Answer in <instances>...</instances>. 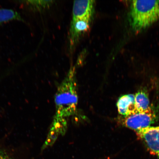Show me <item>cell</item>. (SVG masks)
I'll list each match as a JSON object with an SVG mask.
<instances>
[{
  "label": "cell",
  "mask_w": 159,
  "mask_h": 159,
  "mask_svg": "<svg viewBox=\"0 0 159 159\" xmlns=\"http://www.w3.org/2000/svg\"><path fill=\"white\" fill-rule=\"evenodd\" d=\"M128 19L134 32L139 33L147 29L159 19V0L131 1Z\"/></svg>",
  "instance_id": "1"
},
{
  "label": "cell",
  "mask_w": 159,
  "mask_h": 159,
  "mask_svg": "<svg viewBox=\"0 0 159 159\" xmlns=\"http://www.w3.org/2000/svg\"><path fill=\"white\" fill-rule=\"evenodd\" d=\"M91 21L85 19L72 20L70 32L71 43H74L80 36L88 30Z\"/></svg>",
  "instance_id": "8"
},
{
  "label": "cell",
  "mask_w": 159,
  "mask_h": 159,
  "mask_svg": "<svg viewBox=\"0 0 159 159\" xmlns=\"http://www.w3.org/2000/svg\"><path fill=\"white\" fill-rule=\"evenodd\" d=\"M151 153L159 159V126L148 127L136 131Z\"/></svg>",
  "instance_id": "4"
},
{
  "label": "cell",
  "mask_w": 159,
  "mask_h": 159,
  "mask_svg": "<svg viewBox=\"0 0 159 159\" xmlns=\"http://www.w3.org/2000/svg\"><path fill=\"white\" fill-rule=\"evenodd\" d=\"M12 20L24 21L19 13L14 10L0 8V25Z\"/></svg>",
  "instance_id": "9"
},
{
  "label": "cell",
  "mask_w": 159,
  "mask_h": 159,
  "mask_svg": "<svg viewBox=\"0 0 159 159\" xmlns=\"http://www.w3.org/2000/svg\"><path fill=\"white\" fill-rule=\"evenodd\" d=\"M0 159H10L8 156L3 152L0 151Z\"/></svg>",
  "instance_id": "12"
},
{
  "label": "cell",
  "mask_w": 159,
  "mask_h": 159,
  "mask_svg": "<svg viewBox=\"0 0 159 159\" xmlns=\"http://www.w3.org/2000/svg\"><path fill=\"white\" fill-rule=\"evenodd\" d=\"M135 106L137 111L142 112L149 108V100L148 95L144 92L140 91L134 95Z\"/></svg>",
  "instance_id": "10"
},
{
  "label": "cell",
  "mask_w": 159,
  "mask_h": 159,
  "mask_svg": "<svg viewBox=\"0 0 159 159\" xmlns=\"http://www.w3.org/2000/svg\"><path fill=\"white\" fill-rule=\"evenodd\" d=\"M22 3L27 5L30 9L35 11H40L49 7L52 3L50 1H23Z\"/></svg>",
  "instance_id": "11"
},
{
  "label": "cell",
  "mask_w": 159,
  "mask_h": 159,
  "mask_svg": "<svg viewBox=\"0 0 159 159\" xmlns=\"http://www.w3.org/2000/svg\"><path fill=\"white\" fill-rule=\"evenodd\" d=\"M94 1H75L72 20L81 19L91 20L94 11Z\"/></svg>",
  "instance_id": "6"
},
{
  "label": "cell",
  "mask_w": 159,
  "mask_h": 159,
  "mask_svg": "<svg viewBox=\"0 0 159 159\" xmlns=\"http://www.w3.org/2000/svg\"><path fill=\"white\" fill-rule=\"evenodd\" d=\"M117 106L119 113L123 116L138 112L135 106L134 95L133 94L121 97L118 99Z\"/></svg>",
  "instance_id": "7"
},
{
  "label": "cell",
  "mask_w": 159,
  "mask_h": 159,
  "mask_svg": "<svg viewBox=\"0 0 159 159\" xmlns=\"http://www.w3.org/2000/svg\"><path fill=\"white\" fill-rule=\"evenodd\" d=\"M76 87L74 75L70 73L57 89L55 117L66 119L75 114L78 104Z\"/></svg>",
  "instance_id": "2"
},
{
  "label": "cell",
  "mask_w": 159,
  "mask_h": 159,
  "mask_svg": "<svg viewBox=\"0 0 159 159\" xmlns=\"http://www.w3.org/2000/svg\"><path fill=\"white\" fill-rule=\"evenodd\" d=\"M155 114L151 108L142 112H138L123 116L122 124L136 131L150 127L155 118Z\"/></svg>",
  "instance_id": "3"
},
{
  "label": "cell",
  "mask_w": 159,
  "mask_h": 159,
  "mask_svg": "<svg viewBox=\"0 0 159 159\" xmlns=\"http://www.w3.org/2000/svg\"><path fill=\"white\" fill-rule=\"evenodd\" d=\"M67 128L66 119L55 117L46 140L42 147V150L52 146L59 136L65 134Z\"/></svg>",
  "instance_id": "5"
}]
</instances>
